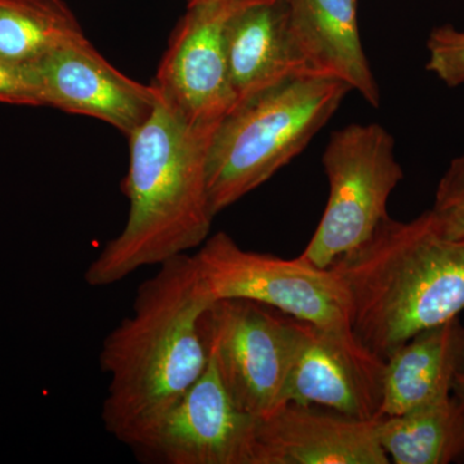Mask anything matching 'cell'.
<instances>
[{
    "label": "cell",
    "mask_w": 464,
    "mask_h": 464,
    "mask_svg": "<svg viewBox=\"0 0 464 464\" xmlns=\"http://www.w3.org/2000/svg\"><path fill=\"white\" fill-rule=\"evenodd\" d=\"M141 283L133 310L106 335L100 368L109 377L102 422L141 450L208 365L200 319L212 304L194 256H177Z\"/></svg>",
    "instance_id": "cell-1"
},
{
    "label": "cell",
    "mask_w": 464,
    "mask_h": 464,
    "mask_svg": "<svg viewBox=\"0 0 464 464\" xmlns=\"http://www.w3.org/2000/svg\"><path fill=\"white\" fill-rule=\"evenodd\" d=\"M213 133L192 127L159 100L148 121L128 137L130 167L121 190L130 212L123 230L88 265V285H114L140 268L199 248L209 237L216 217L207 181Z\"/></svg>",
    "instance_id": "cell-2"
},
{
    "label": "cell",
    "mask_w": 464,
    "mask_h": 464,
    "mask_svg": "<svg viewBox=\"0 0 464 464\" xmlns=\"http://www.w3.org/2000/svg\"><path fill=\"white\" fill-rule=\"evenodd\" d=\"M331 268L346 292L353 334L384 360L464 311V240L445 237L431 209L411 221L387 217Z\"/></svg>",
    "instance_id": "cell-3"
},
{
    "label": "cell",
    "mask_w": 464,
    "mask_h": 464,
    "mask_svg": "<svg viewBox=\"0 0 464 464\" xmlns=\"http://www.w3.org/2000/svg\"><path fill=\"white\" fill-rule=\"evenodd\" d=\"M351 91L340 79L295 75L232 110L208 148L213 213L237 203L298 157Z\"/></svg>",
    "instance_id": "cell-4"
},
{
    "label": "cell",
    "mask_w": 464,
    "mask_h": 464,
    "mask_svg": "<svg viewBox=\"0 0 464 464\" xmlns=\"http://www.w3.org/2000/svg\"><path fill=\"white\" fill-rule=\"evenodd\" d=\"M329 183L325 210L302 259L331 267L362 246L389 216L391 194L404 179L395 140L380 124H348L334 130L323 154Z\"/></svg>",
    "instance_id": "cell-5"
},
{
    "label": "cell",
    "mask_w": 464,
    "mask_h": 464,
    "mask_svg": "<svg viewBox=\"0 0 464 464\" xmlns=\"http://www.w3.org/2000/svg\"><path fill=\"white\" fill-rule=\"evenodd\" d=\"M192 256L213 301L246 299L316 328L353 332L346 292L331 267L241 248L224 231Z\"/></svg>",
    "instance_id": "cell-6"
},
{
    "label": "cell",
    "mask_w": 464,
    "mask_h": 464,
    "mask_svg": "<svg viewBox=\"0 0 464 464\" xmlns=\"http://www.w3.org/2000/svg\"><path fill=\"white\" fill-rule=\"evenodd\" d=\"M208 359L241 411L262 417L280 398L299 337V322L257 302L216 299L200 319Z\"/></svg>",
    "instance_id": "cell-7"
},
{
    "label": "cell",
    "mask_w": 464,
    "mask_h": 464,
    "mask_svg": "<svg viewBox=\"0 0 464 464\" xmlns=\"http://www.w3.org/2000/svg\"><path fill=\"white\" fill-rule=\"evenodd\" d=\"M248 0H213L188 7L170 35L152 85L192 127L215 132L235 108L225 29Z\"/></svg>",
    "instance_id": "cell-8"
},
{
    "label": "cell",
    "mask_w": 464,
    "mask_h": 464,
    "mask_svg": "<svg viewBox=\"0 0 464 464\" xmlns=\"http://www.w3.org/2000/svg\"><path fill=\"white\" fill-rule=\"evenodd\" d=\"M386 360L353 332H332L299 322L295 359L280 405L320 406L348 418L382 417Z\"/></svg>",
    "instance_id": "cell-9"
},
{
    "label": "cell",
    "mask_w": 464,
    "mask_h": 464,
    "mask_svg": "<svg viewBox=\"0 0 464 464\" xmlns=\"http://www.w3.org/2000/svg\"><path fill=\"white\" fill-rule=\"evenodd\" d=\"M258 420L232 401L208 359L199 380L140 451L166 464H255Z\"/></svg>",
    "instance_id": "cell-10"
},
{
    "label": "cell",
    "mask_w": 464,
    "mask_h": 464,
    "mask_svg": "<svg viewBox=\"0 0 464 464\" xmlns=\"http://www.w3.org/2000/svg\"><path fill=\"white\" fill-rule=\"evenodd\" d=\"M33 66L44 106L99 119L127 139L148 121L160 100L154 85L119 72L87 36L61 45Z\"/></svg>",
    "instance_id": "cell-11"
},
{
    "label": "cell",
    "mask_w": 464,
    "mask_h": 464,
    "mask_svg": "<svg viewBox=\"0 0 464 464\" xmlns=\"http://www.w3.org/2000/svg\"><path fill=\"white\" fill-rule=\"evenodd\" d=\"M378 420L285 402L259 417L255 464H390Z\"/></svg>",
    "instance_id": "cell-12"
},
{
    "label": "cell",
    "mask_w": 464,
    "mask_h": 464,
    "mask_svg": "<svg viewBox=\"0 0 464 464\" xmlns=\"http://www.w3.org/2000/svg\"><path fill=\"white\" fill-rule=\"evenodd\" d=\"M359 0H284L290 35L310 74L340 79L373 108L381 92L357 23Z\"/></svg>",
    "instance_id": "cell-13"
},
{
    "label": "cell",
    "mask_w": 464,
    "mask_h": 464,
    "mask_svg": "<svg viewBox=\"0 0 464 464\" xmlns=\"http://www.w3.org/2000/svg\"><path fill=\"white\" fill-rule=\"evenodd\" d=\"M225 42L235 108L285 79L310 74L290 35L284 0H248L228 18Z\"/></svg>",
    "instance_id": "cell-14"
},
{
    "label": "cell",
    "mask_w": 464,
    "mask_h": 464,
    "mask_svg": "<svg viewBox=\"0 0 464 464\" xmlns=\"http://www.w3.org/2000/svg\"><path fill=\"white\" fill-rule=\"evenodd\" d=\"M463 374L464 324L457 316L418 333L386 360L382 417L449 398Z\"/></svg>",
    "instance_id": "cell-15"
},
{
    "label": "cell",
    "mask_w": 464,
    "mask_h": 464,
    "mask_svg": "<svg viewBox=\"0 0 464 464\" xmlns=\"http://www.w3.org/2000/svg\"><path fill=\"white\" fill-rule=\"evenodd\" d=\"M377 436L395 464L464 460V404L456 395L399 415L381 417Z\"/></svg>",
    "instance_id": "cell-16"
},
{
    "label": "cell",
    "mask_w": 464,
    "mask_h": 464,
    "mask_svg": "<svg viewBox=\"0 0 464 464\" xmlns=\"http://www.w3.org/2000/svg\"><path fill=\"white\" fill-rule=\"evenodd\" d=\"M84 36L63 0H0V57L5 60L36 63Z\"/></svg>",
    "instance_id": "cell-17"
},
{
    "label": "cell",
    "mask_w": 464,
    "mask_h": 464,
    "mask_svg": "<svg viewBox=\"0 0 464 464\" xmlns=\"http://www.w3.org/2000/svg\"><path fill=\"white\" fill-rule=\"evenodd\" d=\"M431 212L445 237L464 240V154L451 160L440 179Z\"/></svg>",
    "instance_id": "cell-18"
},
{
    "label": "cell",
    "mask_w": 464,
    "mask_h": 464,
    "mask_svg": "<svg viewBox=\"0 0 464 464\" xmlns=\"http://www.w3.org/2000/svg\"><path fill=\"white\" fill-rule=\"evenodd\" d=\"M426 69L450 88L464 84V32L451 25L436 27L427 41Z\"/></svg>",
    "instance_id": "cell-19"
},
{
    "label": "cell",
    "mask_w": 464,
    "mask_h": 464,
    "mask_svg": "<svg viewBox=\"0 0 464 464\" xmlns=\"http://www.w3.org/2000/svg\"><path fill=\"white\" fill-rule=\"evenodd\" d=\"M0 102L43 108L41 85L33 63H17L0 57Z\"/></svg>",
    "instance_id": "cell-20"
},
{
    "label": "cell",
    "mask_w": 464,
    "mask_h": 464,
    "mask_svg": "<svg viewBox=\"0 0 464 464\" xmlns=\"http://www.w3.org/2000/svg\"><path fill=\"white\" fill-rule=\"evenodd\" d=\"M453 395H456L464 404V374L460 375L454 384Z\"/></svg>",
    "instance_id": "cell-21"
},
{
    "label": "cell",
    "mask_w": 464,
    "mask_h": 464,
    "mask_svg": "<svg viewBox=\"0 0 464 464\" xmlns=\"http://www.w3.org/2000/svg\"><path fill=\"white\" fill-rule=\"evenodd\" d=\"M213 2V0H186V7H194V5H203V3Z\"/></svg>",
    "instance_id": "cell-22"
}]
</instances>
